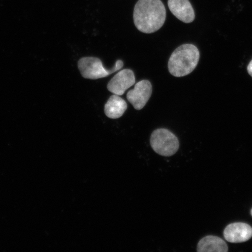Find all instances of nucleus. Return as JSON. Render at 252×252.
Returning <instances> with one entry per match:
<instances>
[{
    "label": "nucleus",
    "mask_w": 252,
    "mask_h": 252,
    "mask_svg": "<svg viewBox=\"0 0 252 252\" xmlns=\"http://www.w3.org/2000/svg\"><path fill=\"white\" fill-rule=\"evenodd\" d=\"M133 18L135 27L141 32H156L165 23V6L160 0H139L135 5Z\"/></svg>",
    "instance_id": "nucleus-1"
},
{
    "label": "nucleus",
    "mask_w": 252,
    "mask_h": 252,
    "mask_svg": "<svg viewBox=\"0 0 252 252\" xmlns=\"http://www.w3.org/2000/svg\"><path fill=\"white\" fill-rule=\"evenodd\" d=\"M199 59L197 47L191 44H185L178 47L170 57L169 71L176 77L186 76L196 68Z\"/></svg>",
    "instance_id": "nucleus-2"
},
{
    "label": "nucleus",
    "mask_w": 252,
    "mask_h": 252,
    "mask_svg": "<svg viewBox=\"0 0 252 252\" xmlns=\"http://www.w3.org/2000/svg\"><path fill=\"white\" fill-rule=\"evenodd\" d=\"M124 67V62L121 60L116 61L114 67L106 69L103 67L102 62L99 58L86 57L81 58L78 62V67L82 76L90 80H97L109 76Z\"/></svg>",
    "instance_id": "nucleus-3"
},
{
    "label": "nucleus",
    "mask_w": 252,
    "mask_h": 252,
    "mask_svg": "<svg viewBox=\"0 0 252 252\" xmlns=\"http://www.w3.org/2000/svg\"><path fill=\"white\" fill-rule=\"evenodd\" d=\"M150 144L154 151L163 157H171L179 148L178 138L166 128L157 129L151 135Z\"/></svg>",
    "instance_id": "nucleus-4"
},
{
    "label": "nucleus",
    "mask_w": 252,
    "mask_h": 252,
    "mask_svg": "<svg viewBox=\"0 0 252 252\" xmlns=\"http://www.w3.org/2000/svg\"><path fill=\"white\" fill-rule=\"evenodd\" d=\"M153 93V87L149 80H144L135 84L134 89L127 94L128 101L136 110H141L149 101Z\"/></svg>",
    "instance_id": "nucleus-5"
},
{
    "label": "nucleus",
    "mask_w": 252,
    "mask_h": 252,
    "mask_svg": "<svg viewBox=\"0 0 252 252\" xmlns=\"http://www.w3.org/2000/svg\"><path fill=\"white\" fill-rule=\"evenodd\" d=\"M135 83L134 72L130 69L119 71L109 82L107 88L112 94L122 96L126 91L133 86Z\"/></svg>",
    "instance_id": "nucleus-6"
},
{
    "label": "nucleus",
    "mask_w": 252,
    "mask_h": 252,
    "mask_svg": "<svg viewBox=\"0 0 252 252\" xmlns=\"http://www.w3.org/2000/svg\"><path fill=\"white\" fill-rule=\"evenodd\" d=\"M223 236L226 240L231 243L247 242L252 237V228L247 223H232L226 226Z\"/></svg>",
    "instance_id": "nucleus-7"
},
{
    "label": "nucleus",
    "mask_w": 252,
    "mask_h": 252,
    "mask_svg": "<svg viewBox=\"0 0 252 252\" xmlns=\"http://www.w3.org/2000/svg\"><path fill=\"white\" fill-rule=\"evenodd\" d=\"M170 11L183 23L189 24L195 19L193 7L189 0H168Z\"/></svg>",
    "instance_id": "nucleus-8"
},
{
    "label": "nucleus",
    "mask_w": 252,
    "mask_h": 252,
    "mask_svg": "<svg viewBox=\"0 0 252 252\" xmlns=\"http://www.w3.org/2000/svg\"><path fill=\"white\" fill-rule=\"evenodd\" d=\"M197 251L198 252H226L228 248L221 238L209 235L201 239L198 242Z\"/></svg>",
    "instance_id": "nucleus-9"
},
{
    "label": "nucleus",
    "mask_w": 252,
    "mask_h": 252,
    "mask_svg": "<svg viewBox=\"0 0 252 252\" xmlns=\"http://www.w3.org/2000/svg\"><path fill=\"white\" fill-rule=\"evenodd\" d=\"M127 109V105L125 100L114 94L109 97L104 110L107 117L116 119L122 117Z\"/></svg>",
    "instance_id": "nucleus-10"
},
{
    "label": "nucleus",
    "mask_w": 252,
    "mask_h": 252,
    "mask_svg": "<svg viewBox=\"0 0 252 252\" xmlns=\"http://www.w3.org/2000/svg\"><path fill=\"white\" fill-rule=\"evenodd\" d=\"M247 70L249 74L251 75V76L252 77V60L250 62V63H249V64L248 65Z\"/></svg>",
    "instance_id": "nucleus-11"
},
{
    "label": "nucleus",
    "mask_w": 252,
    "mask_h": 252,
    "mask_svg": "<svg viewBox=\"0 0 252 252\" xmlns=\"http://www.w3.org/2000/svg\"><path fill=\"white\" fill-rule=\"evenodd\" d=\"M251 215H252V210H251Z\"/></svg>",
    "instance_id": "nucleus-12"
}]
</instances>
